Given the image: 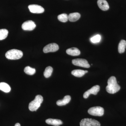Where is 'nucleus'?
Wrapping results in <instances>:
<instances>
[{"label": "nucleus", "mask_w": 126, "mask_h": 126, "mask_svg": "<svg viewBox=\"0 0 126 126\" xmlns=\"http://www.w3.org/2000/svg\"><path fill=\"white\" fill-rule=\"evenodd\" d=\"M88 113L92 116H102L104 114V109L99 106L93 107L88 110Z\"/></svg>", "instance_id": "nucleus-5"}, {"label": "nucleus", "mask_w": 126, "mask_h": 126, "mask_svg": "<svg viewBox=\"0 0 126 126\" xmlns=\"http://www.w3.org/2000/svg\"><path fill=\"white\" fill-rule=\"evenodd\" d=\"M85 72H86V73H87L88 72V71L87 70H85Z\"/></svg>", "instance_id": "nucleus-25"}, {"label": "nucleus", "mask_w": 126, "mask_h": 126, "mask_svg": "<svg viewBox=\"0 0 126 126\" xmlns=\"http://www.w3.org/2000/svg\"><path fill=\"white\" fill-rule=\"evenodd\" d=\"M101 35H100L97 34L92 37L90 38V40L92 43H96L100 42L101 40Z\"/></svg>", "instance_id": "nucleus-23"}, {"label": "nucleus", "mask_w": 126, "mask_h": 126, "mask_svg": "<svg viewBox=\"0 0 126 126\" xmlns=\"http://www.w3.org/2000/svg\"><path fill=\"white\" fill-rule=\"evenodd\" d=\"M80 126H101L100 123L95 119L92 118H84L81 120Z\"/></svg>", "instance_id": "nucleus-4"}, {"label": "nucleus", "mask_w": 126, "mask_h": 126, "mask_svg": "<svg viewBox=\"0 0 126 126\" xmlns=\"http://www.w3.org/2000/svg\"><path fill=\"white\" fill-rule=\"evenodd\" d=\"M70 100L71 97L69 95H66L64 97L63 99L57 101L56 104L58 106H64L68 103Z\"/></svg>", "instance_id": "nucleus-13"}, {"label": "nucleus", "mask_w": 126, "mask_h": 126, "mask_svg": "<svg viewBox=\"0 0 126 126\" xmlns=\"http://www.w3.org/2000/svg\"><path fill=\"white\" fill-rule=\"evenodd\" d=\"M107 83L106 89L109 93L114 94L120 90L121 87L118 84L116 79L115 77L112 76L109 78Z\"/></svg>", "instance_id": "nucleus-1"}, {"label": "nucleus", "mask_w": 126, "mask_h": 126, "mask_svg": "<svg viewBox=\"0 0 126 126\" xmlns=\"http://www.w3.org/2000/svg\"><path fill=\"white\" fill-rule=\"evenodd\" d=\"M9 32L6 29H0V40H3L7 38Z\"/></svg>", "instance_id": "nucleus-20"}, {"label": "nucleus", "mask_w": 126, "mask_h": 126, "mask_svg": "<svg viewBox=\"0 0 126 126\" xmlns=\"http://www.w3.org/2000/svg\"><path fill=\"white\" fill-rule=\"evenodd\" d=\"M66 53L69 55L73 56H78L80 54V51L77 48L73 47L66 50Z\"/></svg>", "instance_id": "nucleus-14"}, {"label": "nucleus", "mask_w": 126, "mask_h": 126, "mask_svg": "<svg viewBox=\"0 0 126 126\" xmlns=\"http://www.w3.org/2000/svg\"><path fill=\"white\" fill-rule=\"evenodd\" d=\"M68 20L71 22H75L78 20L81 17V15L79 13H71L68 16Z\"/></svg>", "instance_id": "nucleus-15"}, {"label": "nucleus", "mask_w": 126, "mask_h": 126, "mask_svg": "<svg viewBox=\"0 0 126 126\" xmlns=\"http://www.w3.org/2000/svg\"><path fill=\"white\" fill-rule=\"evenodd\" d=\"M58 19L60 21L63 23H65L68 21V17L67 14H61L59 15L58 16Z\"/></svg>", "instance_id": "nucleus-22"}, {"label": "nucleus", "mask_w": 126, "mask_h": 126, "mask_svg": "<svg viewBox=\"0 0 126 126\" xmlns=\"http://www.w3.org/2000/svg\"><path fill=\"white\" fill-rule=\"evenodd\" d=\"M23 56V52L16 49L10 50L7 51L5 54L6 58L12 60L19 59L21 58Z\"/></svg>", "instance_id": "nucleus-3"}, {"label": "nucleus", "mask_w": 126, "mask_h": 126, "mask_svg": "<svg viewBox=\"0 0 126 126\" xmlns=\"http://www.w3.org/2000/svg\"><path fill=\"white\" fill-rule=\"evenodd\" d=\"M100 90V87L98 85H96L92 87L90 89L84 93L83 94V97L87 98L90 94H92L96 95Z\"/></svg>", "instance_id": "nucleus-9"}, {"label": "nucleus", "mask_w": 126, "mask_h": 126, "mask_svg": "<svg viewBox=\"0 0 126 126\" xmlns=\"http://www.w3.org/2000/svg\"><path fill=\"white\" fill-rule=\"evenodd\" d=\"M24 71L26 74L29 75H32L36 72V70L34 68L31 67L30 66H27L25 67Z\"/></svg>", "instance_id": "nucleus-19"}, {"label": "nucleus", "mask_w": 126, "mask_h": 126, "mask_svg": "<svg viewBox=\"0 0 126 126\" xmlns=\"http://www.w3.org/2000/svg\"><path fill=\"white\" fill-rule=\"evenodd\" d=\"M30 11L33 14H42L45 11L43 7L38 5H30L28 6Z\"/></svg>", "instance_id": "nucleus-8"}, {"label": "nucleus", "mask_w": 126, "mask_h": 126, "mask_svg": "<svg viewBox=\"0 0 126 126\" xmlns=\"http://www.w3.org/2000/svg\"><path fill=\"white\" fill-rule=\"evenodd\" d=\"M71 73L75 77L80 78L83 77L86 74V72L85 70L81 69H75L73 70L71 72Z\"/></svg>", "instance_id": "nucleus-17"}, {"label": "nucleus", "mask_w": 126, "mask_h": 126, "mask_svg": "<svg viewBox=\"0 0 126 126\" xmlns=\"http://www.w3.org/2000/svg\"><path fill=\"white\" fill-rule=\"evenodd\" d=\"M97 4L98 7L102 10L105 11L109 9V5L106 0H98Z\"/></svg>", "instance_id": "nucleus-11"}, {"label": "nucleus", "mask_w": 126, "mask_h": 126, "mask_svg": "<svg viewBox=\"0 0 126 126\" xmlns=\"http://www.w3.org/2000/svg\"><path fill=\"white\" fill-rule=\"evenodd\" d=\"M72 63L74 65L76 66L86 68L90 67V64H89L88 61L84 59H75L72 60Z\"/></svg>", "instance_id": "nucleus-6"}, {"label": "nucleus", "mask_w": 126, "mask_h": 126, "mask_svg": "<svg viewBox=\"0 0 126 126\" xmlns=\"http://www.w3.org/2000/svg\"><path fill=\"white\" fill-rule=\"evenodd\" d=\"M43 101V97L40 95H36L34 99L29 104V108L32 111H36L40 107Z\"/></svg>", "instance_id": "nucleus-2"}, {"label": "nucleus", "mask_w": 126, "mask_h": 126, "mask_svg": "<svg viewBox=\"0 0 126 126\" xmlns=\"http://www.w3.org/2000/svg\"><path fill=\"white\" fill-rule=\"evenodd\" d=\"M0 90L5 93H9L11 91V87L7 83L1 82L0 83Z\"/></svg>", "instance_id": "nucleus-18"}, {"label": "nucleus", "mask_w": 126, "mask_h": 126, "mask_svg": "<svg viewBox=\"0 0 126 126\" xmlns=\"http://www.w3.org/2000/svg\"><path fill=\"white\" fill-rule=\"evenodd\" d=\"M59 49V46L58 44L55 43H51L44 47L43 52L45 53L54 52L58 51Z\"/></svg>", "instance_id": "nucleus-7"}, {"label": "nucleus", "mask_w": 126, "mask_h": 126, "mask_svg": "<svg viewBox=\"0 0 126 126\" xmlns=\"http://www.w3.org/2000/svg\"><path fill=\"white\" fill-rule=\"evenodd\" d=\"M53 71V69L50 66L47 67L44 72V76L46 78H48L51 76Z\"/></svg>", "instance_id": "nucleus-21"}, {"label": "nucleus", "mask_w": 126, "mask_h": 126, "mask_svg": "<svg viewBox=\"0 0 126 126\" xmlns=\"http://www.w3.org/2000/svg\"><path fill=\"white\" fill-rule=\"evenodd\" d=\"M15 126H20V124L19 123H16V124H15Z\"/></svg>", "instance_id": "nucleus-24"}, {"label": "nucleus", "mask_w": 126, "mask_h": 126, "mask_svg": "<svg viewBox=\"0 0 126 126\" xmlns=\"http://www.w3.org/2000/svg\"><path fill=\"white\" fill-rule=\"evenodd\" d=\"M126 48V41L122 40L119 43L118 46V51L119 53H124Z\"/></svg>", "instance_id": "nucleus-16"}, {"label": "nucleus", "mask_w": 126, "mask_h": 126, "mask_svg": "<svg viewBox=\"0 0 126 126\" xmlns=\"http://www.w3.org/2000/svg\"><path fill=\"white\" fill-rule=\"evenodd\" d=\"M35 23L32 20H28L24 22L22 25V29L25 31H32L36 27Z\"/></svg>", "instance_id": "nucleus-10"}, {"label": "nucleus", "mask_w": 126, "mask_h": 126, "mask_svg": "<svg viewBox=\"0 0 126 126\" xmlns=\"http://www.w3.org/2000/svg\"><path fill=\"white\" fill-rule=\"evenodd\" d=\"M46 122L47 124L55 126H59L63 124V122L60 119L52 118L46 119Z\"/></svg>", "instance_id": "nucleus-12"}]
</instances>
